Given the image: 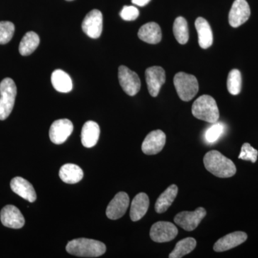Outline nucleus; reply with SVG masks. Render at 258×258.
Instances as JSON below:
<instances>
[{"mask_svg": "<svg viewBox=\"0 0 258 258\" xmlns=\"http://www.w3.org/2000/svg\"><path fill=\"white\" fill-rule=\"evenodd\" d=\"M204 164L207 170L217 177H232L237 171L233 161L222 155L218 151L207 153L204 157Z\"/></svg>", "mask_w": 258, "mask_h": 258, "instance_id": "1", "label": "nucleus"}, {"mask_svg": "<svg viewBox=\"0 0 258 258\" xmlns=\"http://www.w3.org/2000/svg\"><path fill=\"white\" fill-rule=\"evenodd\" d=\"M69 253L80 257H97L106 252L104 243L92 239L78 238L70 241L66 246Z\"/></svg>", "mask_w": 258, "mask_h": 258, "instance_id": "2", "label": "nucleus"}, {"mask_svg": "<svg viewBox=\"0 0 258 258\" xmlns=\"http://www.w3.org/2000/svg\"><path fill=\"white\" fill-rule=\"evenodd\" d=\"M191 112L195 118L214 123L218 121L220 112L216 101L212 96L203 95L194 102Z\"/></svg>", "mask_w": 258, "mask_h": 258, "instance_id": "3", "label": "nucleus"}, {"mask_svg": "<svg viewBox=\"0 0 258 258\" xmlns=\"http://www.w3.org/2000/svg\"><path fill=\"white\" fill-rule=\"evenodd\" d=\"M17 96L16 85L13 79L6 78L0 83V120L8 118L14 108Z\"/></svg>", "mask_w": 258, "mask_h": 258, "instance_id": "4", "label": "nucleus"}, {"mask_svg": "<svg viewBox=\"0 0 258 258\" xmlns=\"http://www.w3.org/2000/svg\"><path fill=\"white\" fill-rule=\"evenodd\" d=\"M174 84L178 96L182 101H191L198 93V79L192 75L178 73L174 76Z\"/></svg>", "mask_w": 258, "mask_h": 258, "instance_id": "5", "label": "nucleus"}, {"mask_svg": "<svg viewBox=\"0 0 258 258\" xmlns=\"http://www.w3.org/2000/svg\"><path fill=\"white\" fill-rule=\"evenodd\" d=\"M205 208H199L193 212H181L174 217V222L186 231L195 230L206 216Z\"/></svg>", "mask_w": 258, "mask_h": 258, "instance_id": "6", "label": "nucleus"}, {"mask_svg": "<svg viewBox=\"0 0 258 258\" xmlns=\"http://www.w3.org/2000/svg\"><path fill=\"white\" fill-rule=\"evenodd\" d=\"M118 80L120 86L128 96H135L140 91L141 81L138 75L126 66H120L118 69Z\"/></svg>", "mask_w": 258, "mask_h": 258, "instance_id": "7", "label": "nucleus"}, {"mask_svg": "<svg viewBox=\"0 0 258 258\" xmlns=\"http://www.w3.org/2000/svg\"><path fill=\"white\" fill-rule=\"evenodd\" d=\"M178 235V229L169 222H157L152 225L150 237L153 241L159 243L167 242L174 240Z\"/></svg>", "mask_w": 258, "mask_h": 258, "instance_id": "8", "label": "nucleus"}, {"mask_svg": "<svg viewBox=\"0 0 258 258\" xmlns=\"http://www.w3.org/2000/svg\"><path fill=\"white\" fill-rule=\"evenodd\" d=\"M82 30L88 37L93 39L101 36L103 30V15L98 10H93L85 17Z\"/></svg>", "mask_w": 258, "mask_h": 258, "instance_id": "9", "label": "nucleus"}, {"mask_svg": "<svg viewBox=\"0 0 258 258\" xmlns=\"http://www.w3.org/2000/svg\"><path fill=\"white\" fill-rule=\"evenodd\" d=\"M145 76L148 91L151 96L157 97L166 81L165 71L160 66H153L147 69Z\"/></svg>", "mask_w": 258, "mask_h": 258, "instance_id": "10", "label": "nucleus"}, {"mask_svg": "<svg viewBox=\"0 0 258 258\" xmlns=\"http://www.w3.org/2000/svg\"><path fill=\"white\" fill-rule=\"evenodd\" d=\"M250 8L246 0H235L229 13V23L232 28H238L248 20Z\"/></svg>", "mask_w": 258, "mask_h": 258, "instance_id": "11", "label": "nucleus"}, {"mask_svg": "<svg viewBox=\"0 0 258 258\" xmlns=\"http://www.w3.org/2000/svg\"><path fill=\"white\" fill-rule=\"evenodd\" d=\"M74 131V125L69 119H59L55 120L51 125L50 128V139L52 143L55 144H63Z\"/></svg>", "mask_w": 258, "mask_h": 258, "instance_id": "12", "label": "nucleus"}, {"mask_svg": "<svg viewBox=\"0 0 258 258\" xmlns=\"http://www.w3.org/2000/svg\"><path fill=\"white\" fill-rule=\"evenodd\" d=\"M129 202V197L126 193L120 191L117 194L107 207V217L115 220L123 217L128 208Z\"/></svg>", "mask_w": 258, "mask_h": 258, "instance_id": "13", "label": "nucleus"}, {"mask_svg": "<svg viewBox=\"0 0 258 258\" xmlns=\"http://www.w3.org/2000/svg\"><path fill=\"white\" fill-rule=\"evenodd\" d=\"M166 144V135L162 131L156 130L150 132L142 144V152L147 155H154L162 150Z\"/></svg>", "mask_w": 258, "mask_h": 258, "instance_id": "14", "label": "nucleus"}, {"mask_svg": "<svg viewBox=\"0 0 258 258\" xmlns=\"http://www.w3.org/2000/svg\"><path fill=\"white\" fill-rule=\"evenodd\" d=\"M2 223L5 227L20 229L25 225V218L20 210L14 205H7L0 213Z\"/></svg>", "mask_w": 258, "mask_h": 258, "instance_id": "15", "label": "nucleus"}, {"mask_svg": "<svg viewBox=\"0 0 258 258\" xmlns=\"http://www.w3.org/2000/svg\"><path fill=\"white\" fill-rule=\"evenodd\" d=\"M247 239V235L245 232L240 231L232 232L217 240L214 245V250L218 252H225L240 245Z\"/></svg>", "mask_w": 258, "mask_h": 258, "instance_id": "16", "label": "nucleus"}, {"mask_svg": "<svg viewBox=\"0 0 258 258\" xmlns=\"http://www.w3.org/2000/svg\"><path fill=\"white\" fill-rule=\"evenodd\" d=\"M10 186L15 194L27 201L32 203L36 200L37 195L33 186L24 178L20 176L15 177L12 179Z\"/></svg>", "mask_w": 258, "mask_h": 258, "instance_id": "17", "label": "nucleus"}, {"mask_svg": "<svg viewBox=\"0 0 258 258\" xmlns=\"http://www.w3.org/2000/svg\"><path fill=\"white\" fill-rule=\"evenodd\" d=\"M149 207V199L147 194L139 193L132 201L130 217L132 221L137 222L143 218Z\"/></svg>", "mask_w": 258, "mask_h": 258, "instance_id": "18", "label": "nucleus"}, {"mask_svg": "<svg viewBox=\"0 0 258 258\" xmlns=\"http://www.w3.org/2000/svg\"><path fill=\"white\" fill-rule=\"evenodd\" d=\"M195 28L198 31L200 46L203 49L211 46L213 43V34L208 22L203 18H198L195 21Z\"/></svg>", "mask_w": 258, "mask_h": 258, "instance_id": "19", "label": "nucleus"}, {"mask_svg": "<svg viewBox=\"0 0 258 258\" xmlns=\"http://www.w3.org/2000/svg\"><path fill=\"white\" fill-rule=\"evenodd\" d=\"M138 36L142 41L154 45L161 42L162 34L161 28L157 23H149L139 29Z\"/></svg>", "mask_w": 258, "mask_h": 258, "instance_id": "20", "label": "nucleus"}, {"mask_svg": "<svg viewBox=\"0 0 258 258\" xmlns=\"http://www.w3.org/2000/svg\"><path fill=\"white\" fill-rule=\"evenodd\" d=\"M100 136V127L96 122L89 120L83 125L81 132V142L86 148L94 147Z\"/></svg>", "mask_w": 258, "mask_h": 258, "instance_id": "21", "label": "nucleus"}, {"mask_svg": "<svg viewBox=\"0 0 258 258\" xmlns=\"http://www.w3.org/2000/svg\"><path fill=\"white\" fill-rule=\"evenodd\" d=\"M178 194V187L175 184L171 185L164 191L155 204V210L157 213H164L170 208Z\"/></svg>", "mask_w": 258, "mask_h": 258, "instance_id": "22", "label": "nucleus"}, {"mask_svg": "<svg viewBox=\"0 0 258 258\" xmlns=\"http://www.w3.org/2000/svg\"><path fill=\"white\" fill-rule=\"evenodd\" d=\"M52 86L60 93H69L73 89V81L69 75L62 70H55L51 76Z\"/></svg>", "mask_w": 258, "mask_h": 258, "instance_id": "23", "label": "nucleus"}, {"mask_svg": "<svg viewBox=\"0 0 258 258\" xmlns=\"http://www.w3.org/2000/svg\"><path fill=\"white\" fill-rule=\"evenodd\" d=\"M59 176L64 183L76 184L83 179V171L80 166L76 164H66L60 168Z\"/></svg>", "mask_w": 258, "mask_h": 258, "instance_id": "24", "label": "nucleus"}, {"mask_svg": "<svg viewBox=\"0 0 258 258\" xmlns=\"http://www.w3.org/2000/svg\"><path fill=\"white\" fill-rule=\"evenodd\" d=\"M40 44V37L35 32H28L22 39L19 46L20 53L23 56L31 55Z\"/></svg>", "mask_w": 258, "mask_h": 258, "instance_id": "25", "label": "nucleus"}, {"mask_svg": "<svg viewBox=\"0 0 258 258\" xmlns=\"http://www.w3.org/2000/svg\"><path fill=\"white\" fill-rule=\"evenodd\" d=\"M197 246V241L193 237H186L176 243L174 250L169 254V257L181 258L192 252Z\"/></svg>", "mask_w": 258, "mask_h": 258, "instance_id": "26", "label": "nucleus"}, {"mask_svg": "<svg viewBox=\"0 0 258 258\" xmlns=\"http://www.w3.org/2000/svg\"><path fill=\"white\" fill-rule=\"evenodd\" d=\"M173 32L177 42L184 45L189 40V28L186 20L182 17L176 19L173 26Z\"/></svg>", "mask_w": 258, "mask_h": 258, "instance_id": "27", "label": "nucleus"}, {"mask_svg": "<svg viewBox=\"0 0 258 258\" xmlns=\"http://www.w3.org/2000/svg\"><path fill=\"white\" fill-rule=\"evenodd\" d=\"M227 90L230 94L236 96L240 93L242 89V76L240 71L233 69L230 71L227 78Z\"/></svg>", "mask_w": 258, "mask_h": 258, "instance_id": "28", "label": "nucleus"}, {"mask_svg": "<svg viewBox=\"0 0 258 258\" xmlns=\"http://www.w3.org/2000/svg\"><path fill=\"white\" fill-rule=\"evenodd\" d=\"M225 126L223 123L215 122L205 132V141L208 144L215 143L225 133Z\"/></svg>", "mask_w": 258, "mask_h": 258, "instance_id": "29", "label": "nucleus"}, {"mask_svg": "<svg viewBox=\"0 0 258 258\" xmlns=\"http://www.w3.org/2000/svg\"><path fill=\"white\" fill-rule=\"evenodd\" d=\"M14 24L9 21L0 22V45L8 43L15 33Z\"/></svg>", "mask_w": 258, "mask_h": 258, "instance_id": "30", "label": "nucleus"}, {"mask_svg": "<svg viewBox=\"0 0 258 258\" xmlns=\"http://www.w3.org/2000/svg\"><path fill=\"white\" fill-rule=\"evenodd\" d=\"M258 152L250 144L244 143L241 148V152L239 159L242 160L250 161L255 163L257 159Z\"/></svg>", "mask_w": 258, "mask_h": 258, "instance_id": "31", "label": "nucleus"}, {"mask_svg": "<svg viewBox=\"0 0 258 258\" xmlns=\"http://www.w3.org/2000/svg\"><path fill=\"white\" fill-rule=\"evenodd\" d=\"M139 15V10L134 6H124L120 13V16L125 21H133Z\"/></svg>", "mask_w": 258, "mask_h": 258, "instance_id": "32", "label": "nucleus"}, {"mask_svg": "<svg viewBox=\"0 0 258 258\" xmlns=\"http://www.w3.org/2000/svg\"><path fill=\"white\" fill-rule=\"evenodd\" d=\"M151 0H132L134 5L139 7H144L149 4Z\"/></svg>", "mask_w": 258, "mask_h": 258, "instance_id": "33", "label": "nucleus"}, {"mask_svg": "<svg viewBox=\"0 0 258 258\" xmlns=\"http://www.w3.org/2000/svg\"><path fill=\"white\" fill-rule=\"evenodd\" d=\"M66 1H73V0H66Z\"/></svg>", "mask_w": 258, "mask_h": 258, "instance_id": "34", "label": "nucleus"}]
</instances>
